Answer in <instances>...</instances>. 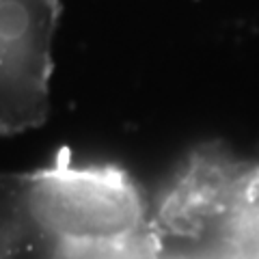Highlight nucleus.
<instances>
[{
    "instance_id": "20e7f679",
    "label": "nucleus",
    "mask_w": 259,
    "mask_h": 259,
    "mask_svg": "<svg viewBox=\"0 0 259 259\" xmlns=\"http://www.w3.org/2000/svg\"><path fill=\"white\" fill-rule=\"evenodd\" d=\"M0 259H63L28 175H0Z\"/></svg>"
},
{
    "instance_id": "f03ea898",
    "label": "nucleus",
    "mask_w": 259,
    "mask_h": 259,
    "mask_svg": "<svg viewBox=\"0 0 259 259\" xmlns=\"http://www.w3.org/2000/svg\"><path fill=\"white\" fill-rule=\"evenodd\" d=\"M37 205L67 259L141 250L145 209L139 190L112 166L78 164L67 149L30 173Z\"/></svg>"
},
{
    "instance_id": "f257e3e1",
    "label": "nucleus",
    "mask_w": 259,
    "mask_h": 259,
    "mask_svg": "<svg viewBox=\"0 0 259 259\" xmlns=\"http://www.w3.org/2000/svg\"><path fill=\"white\" fill-rule=\"evenodd\" d=\"M145 259H259V162L201 149L145 216Z\"/></svg>"
},
{
    "instance_id": "7ed1b4c3",
    "label": "nucleus",
    "mask_w": 259,
    "mask_h": 259,
    "mask_svg": "<svg viewBox=\"0 0 259 259\" xmlns=\"http://www.w3.org/2000/svg\"><path fill=\"white\" fill-rule=\"evenodd\" d=\"M59 15V0H0V134L48 117Z\"/></svg>"
}]
</instances>
